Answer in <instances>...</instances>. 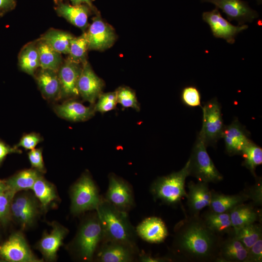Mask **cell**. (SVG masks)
I'll use <instances>...</instances> for the list:
<instances>
[{
	"label": "cell",
	"mask_w": 262,
	"mask_h": 262,
	"mask_svg": "<svg viewBox=\"0 0 262 262\" xmlns=\"http://www.w3.org/2000/svg\"><path fill=\"white\" fill-rule=\"evenodd\" d=\"M201 217L206 226L215 234L222 236L233 231L229 213H216L210 210Z\"/></svg>",
	"instance_id": "83f0119b"
},
{
	"label": "cell",
	"mask_w": 262,
	"mask_h": 262,
	"mask_svg": "<svg viewBox=\"0 0 262 262\" xmlns=\"http://www.w3.org/2000/svg\"><path fill=\"white\" fill-rule=\"evenodd\" d=\"M0 258L11 262H40L32 252L23 234L16 232L0 245Z\"/></svg>",
	"instance_id": "9c48e42d"
},
{
	"label": "cell",
	"mask_w": 262,
	"mask_h": 262,
	"mask_svg": "<svg viewBox=\"0 0 262 262\" xmlns=\"http://www.w3.org/2000/svg\"><path fill=\"white\" fill-rule=\"evenodd\" d=\"M135 230L142 239L151 243H162L168 234L164 221L155 216L144 219L138 225Z\"/></svg>",
	"instance_id": "603a6c76"
},
{
	"label": "cell",
	"mask_w": 262,
	"mask_h": 262,
	"mask_svg": "<svg viewBox=\"0 0 262 262\" xmlns=\"http://www.w3.org/2000/svg\"><path fill=\"white\" fill-rule=\"evenodd\" d=\"M202 2L213 4L216 8L224 13L229 21L236 20L238 25L246 22H252L259 16L258 13L251 9L246 1L242 0H200Z\"/></svg>",
	"instance_id": "4fadbf2b"
},
{
	"label": "cell",
	"mask_w": 262,
	"mask_h": 262,
	"mask_svg": "<svg viewBox=\"0 0 262 262\" xmlns=\"http://www.w3.org/2000/svg\"><path fill=\"white\" fill-rule=\"evenodd\" d=\"M229 213L234 233L246 225L262 221V211L253 203L240 204Z\"/></svg>",
	"instance_id": "cb8c5ba5"
},
{
	"label": "cell",
	"mask_w": 262,
	"mask_h": 262,
	"mask_svg": "<svg viewBox=\"0 0 262 262\" xmlns=\"http://www.w3.org/2000/svg\"><path fill=\"white\" fill-rule=\"evenodd\" d=\"M72 5H76L85 4L94 10H96L92 4L93 0H70Z\"/></svg>",
	"instance_id": "7dc6e473"
},
{
	"label": "cell",
	"mask_w": 262,
	"mask_h": 262,
	"mask_svg": "<svg viewBox=\"0 0 262 262\" xmlns=\"http://www.w3.org/2000/svg\"><path fill=\"white\" fill-rule=\"evenodd\" d=\"M222 239L206 226L200 214L186 215L175 227L172 249L185 262H216Z\"/></svg>",
	"instance_id": "6da1fadb"
},
{
	"label": "cell",
	"mask_w": 262,
	"mask_h": 262,
	"mask_svg": "<svg viewBox=\"0 0 262 262\" xmlns=\"http://www.w3.org/2000/svg\"><path fill=\"white\" fill-rule=\"evenodd\" d=\"M136 248L122 243L103 242L97 253L101 262H130L134 260Z\"/></svg>",
	"instance_id": "d6986e66"
},
{
	"label": "cell",
	"mask_w": 262,
	"mask_h": 262,
	"mask_svg": "<svg viewBox=\"0 0 262 262\" xmlns=\"http://www.w3.org/2000/svg\"><path fill=\"white\" fill-rule=\"evenodd\" d=\"M42 174L33 168L26 169L5 180V182L9 190L16 194L21 191L32 189L36 180Z\"/></svg>",
	"instance_id": "f1b7e54d"
},
{
	"label": "cell",
	"mask_w": 262,
	"mask_h": 262,
	"mask_svg": "<svg viewBox=\"0 0 262 262\" xmlns=\"http://www.w3.org/2000/svg\"><path fill=\"white\" fill-rule=\"evenodd\" d=\"M8 188L6 185L5 180L0 179V194L8 190Z\"/></svg>",
	"instance_id": "c3c4849f"
},
{
	"label": "cell",
	"mask_w": 262,
	"mask_h": 262,
	"mask_svg": "<svg viewBox=\"0 0 262 262\" xmlns=\"http://www.w3.org/2000/svg\"><path fill=\"white\" fill-rule=\"evenodd\" d=\"M38 87L44 98L49 100L60 98L61 87L57 72L42 69L36 77Z\"/></svg>",
	"instance_id": "d4e9b609"
},
{
	"label": "cell",
	"mask_w": 262,
	"mask_h": 262,
	"mask_svg": "<svg viewBox=\"0 0 262 262\" xmlns=\"http://www.w3.org/2000/svg\"><path fill=\"white\" fill-rule=\"evenodd\" d=\"M117 104L115 92L102 93L94 104L95 112L102 114L115 109Z\"/></svg>",
	"instance_id": "8d00e7d4"
},
{
	"label": "cell",
	"mask_w": 262,
	"mask_h": 262,
	"mask_svg": "<svg viewBox=\"0 0 262 262\" xmlns=\"http://www.w3.org/2000/svg\"><path fill=\"white\" fill-rule=\"evenodd\" d=\"M262 262V237L260 238L248 250L246 262Z\"/></svg>",
	"instance_id": "7bdbcfd3"
},
{
	"label": "cell",
	"mask_w": 262,
	"mask_h": 262,
	"mask_svg": "<svg viewBox=\"0 0 262 262\" xmlns=\"http://www.w3.org/2000/svg\"><path fill=\"white\" fill-rule=\"evenodd\" d=\"M18 66L24 72L34 76L39 66V56L36 42L29 43L21 49L18 57Z\"/></svg>",
	"instance_id": "f546056e"
},
{
	"label": "cell",
	"mask_w": 262,
	"mask_h": 262,
	"mask_svg": "<svg viewBox=\"0 0 262 262\" xmlns=\"http://www.w3.org/2000/svg\"><path fill=\"white\" fill-rule=\"evenodd\" d=\"M28 156L32 168L36 169L42 174L46 172L44 163L42 155V149L34 148L28 153Z\"/></svg>",
	"instance_id": "b9f144b4"
},
{
	"label": "cell",
	"mask_w": 262,
	"mask_h": 262,
	"mask_svg": "<svg viewBox=\"0 0 262 262\" xmlns=\"http://www.w3.org/2000/svg\"><path fill=\"white\" fill-rule=\"evenodd\" d=\"M257 2H258V4H260L262 3V0H256Z\"/></svg>",
	"instance_id": "f907efd6"
},
{
	"label": "cell",
	"mask_w": 262,
	"mask_h": 262,
	"mask_svg": "<svg viewBox=\"0 0 262 262\" xmlns=\"http://www.w3.org/2000/svg\"><path fill=\"white\" fill-rule=\"evenodd\" d=\"M32 190L40 203L41 210L44 212L58 199L55 186L41 175L36 180Z\"/></svg>",
	"instance_id": "4316f807"
},
{
	"label": "cell",
	"mask_w": 262,
	"mask_h": 262,
	"mask_svg": "<svg viewBox=\"0 0 262 262\" xmlns=\"http://www.w3.org/2000/svg\"><path fill=\"white\" fill-rule=\"evenodd\" d=\"M88 42L86 32L72 39L68 59L75 63L83 64L86 60Z\"/></svg>",
	"instance_id": "d6a6232c"
},
{
	"label": "cell",
	"mask_w": 262,
	"mask_h": 262,
	"mask_svg": "<svg viewBox=\"0 0 262 262\" xmlns=\"http://www.w3.org/2000/svg\"><path fill=\"white\" fill-rule=\"evenodd\" d=\"M255 183L248 187L243 191L248 199H251L252 203L256 206L262 205V182L261 178L256 177Z\"/></svg>",
	"instance_id": "ab89813d"
},
{
	"label": "cell",
	"mask_w": 262,
	"mask_h": 262,
	"mask_svg": "<svg viewBox=\"0 0 262 262\" xmlns=\"http://www.w3.org/2000/svg\"><path fill=\"white\" fill-rule=\"evenodd\" d=\"M248 200L244 191L235 195H226L212 190L209 210L216 213H229L237 205Z\"/></svg>",
	"instance_id": "484cf974"
},
{
	"label": "cell",
	"mask_w": 262,
	"mask_h": 262,
	"mask_svg": "<svg viewBox=\"0 0 262 262\" xmlns=\"http://www.w3.org/2000/svg\"><path fill=\"white\" fill-rule=\"evenodd\" d=\"M104 86L103 81L92 69L87 61L82 64L77 88L79 96L84 101L94 105L102 93Z\"/></svg>",
	"instance_id": "5bb4252c"
},
{
	"label": "cell",
	"mask_w": 262,
	"mask_h": 262,
	"mask_svg": "<svg viewBox=\"0 0 262 262\" xmlns=\"http://www.w3.org/2000/svg\"><path fill=\"white\" fill-rule=\"evenodd\" d=\"M221 138L224 140L226 152L231 156L241 154L251 141L248 132L237 118L224 125Z\"/></svg>",
	"instance_id": "2e32d148"
},
{
	"label": "cell",
	"mask_w": 262,
	"mask_h": 262,
	"mask_svg": "<svg viewBox=\"0 0 262 262\" xmlns=\"http://www.w3.org/2000/svg\"><path fill=\"white\" fill-rule=\"evenodd\" d=\"M188 192L187 205L190 215H198L205 207H208L212 197V191L208 183L190 181L187 184Z\"/></svg>",
	"instance_id": "ac0fdd59"
},
{
	"label": "cell",
	"mask_w": 262,
	"mask_h": 262,
	"mask_svg": "<svg viewBox=\"0 0 262 262\" xmlns=\"http://www.w3.org/2000/svg\"><path fill=\"white\" fill-rule=\"evenodd\" d=\"M2 16V14L0 13V18Z\"/></svg>",
	"instance_id": "816d5d0a"
},
{
	"label": "cell",
	"mask_w": 262,
	"mask_h": 262,
	"mask_svg": "<svg viewBox=\"0 0 262 262\" xmlns=\"http://www.w3.org/2000/svg\"><path fill=\"white\" fill-rule=\"evenodd\" d=\"M92 21L86 32L88 50L103 51L111 47L116 38L114 29L99 14Z\"/></svg>",
	"instance_id": "30bf717a"
},
{
	"label": "cell",
	"mask_w": 262,
	"mask_h": 262,
	"mask_svg": "<svg viewBox=\"0 0 262 262\" xmlns=\"http://www.w3.org/2000/svg\"><path fill=\"white\" fill-rule=\"evenodd\" d=\"M103 233V242L122 243L136 248V230L131 224L127 212L120 211L102 199L96 210Z\"/></svg>",
	"instance_id": "7a4b0ae2"
},
{
	"label": "cell",
	"mask_w": 262,
	"mask_h": 262,
	"mask_svg": "<svg viewBox=\"0 0 262 262\" xmlns=\"http://www.w3.org/2000/svg\"><path fill=\"white\" fill-rule=\"evenodd\" d=\"M70 194V211L75 215L89 210H96L103 199L88 172L82 174L72 185Z\"/></svg>",
	"instance_id": "277c9868"
},
{
	"label": "cell",
	"mask_w": 262,
	"mask_h": 262,
	"mask_svg": "<svg viewBox=\"0 0 262 262\" xmlns=\"http://www.w3.org/2000/svg\"><path fill=\"white\" fill-rule=\"evenodd\" d=\"M36 45L39 53L40 67L57 72L63 63L61 53L40 38L37 41Z\"/></svg>",
	"instance_id": "4dcf8cb0"
},
{
	"label": "cell",
	"mask_w": 262,
	"mask_h": 262,
	"mask_svg": "<svg viewBox=\"0 0 262 262\" xmlns=\"http://www.w3.org/2000/svg\"><path fill=\"white\" fill-rule=\"evenodd\" d=\"M54 110L60 117L74 122L87 120L92 118L96 112L94 104L86 106L74 98L55 106Z\"/></svg>",
	"instance_id": "44dd1931"
},
{
	"label": "cell",
	"mask_w": 262,
	"mask_h": 262,
	"mask_svg": "<svg viewBox=\"0 0 262 262\" xmlns=\"http://www.w3.org/2000/svg\"><path fill=\"white\" fill-rule=\"evenodd\" d=\"M181 99L183 103L187 106L201 107L200 93L195 86L189 85L184 87L181 91Z\"/></svg>",
	"instance_id": "74e56055"
},
{
	"label": "cell",
	"mask_w": 262,
	"mask_h": 262,
	"mask_svg": "<svg viewBox=\"0 0 262 262\" xmlns=\"http://www.w3.org/2000/svg\"><path fill=\"white\" fill-rule=\"evenodd\" d=\"M234 233L236 238L248 250L262 237V225L260 223H253L240 228Z\"/></svg>",
	"instance_id": "836d02e7"
},
{
	"label": "cell",
	"mask_w": 262,
	"mask_h": 262,
	"mask_svg": "<svg viewBox=\"0 0 262 262\" xmlns=\"http://www.w3.org/2000/svg\"><path fill=\"white\" fill-rule=\"evenodd\" d=\"M21 153L22 151L20 149L15 146L11 147L0 139V166L8 154Z\"/></svg>",
	"instance_id": "ee69618b"
},
{
	"label": "cell",
	"mask_w": 262,
	"mask_h": 262,
	"mask_svg": "<svg viewBox=\"0 0 262 262\" xmlns=\"http://www.w3.org/2000/svg\"><path fill=\"white\" fill-rule=\"evenodd\" d=\"M189 161V176L199 181L217 183L223 179L206 150V147L197 135Z\"/></svg>",
	"instance_id": "8992f818"
},
{
	"label": "cell",
	"mask_w": 262,
	"mask_h": 262,
	"mask_svg": "<svg viewBox=\"0 0 262 262\" xmlns=\"http://www.w3.org/2000/svg\"><path fill=\"white\" fill-rule=\"evenodd\" d=\"M140 261L143 262H164L171 261L168 258L154 257L150 255L142 253L139 257Z\"/></svg>",
	"instance_id": "bcb514c9"
},
{
	"label": "cell",
	"mask_w": 262,
	"mask_h": 262,
	"mask_svg": "<svg viewBox=\"0 0 262 262\" xmlns=\"http://www.w3.org/2000/svg\"><path fill=\"white\" fill-rule=\"evenodd\" d=\"M57 14L74 26L84 30L88 26V19L91 11H95L85 4L71 5L63 1L56 4Z\"/></svg>",
	"instance_id": "ffe728a7"
},
{
	"label": "cell",
	"mask_w": 262,
	"mask_h": 262,
	"mask_svg": "<svg viewBox=\"0 0 262 262\" xmlns=\"http://www.w3.org/2000/svg\"><path fill=\"white\" fill-rule=\"evenodd\" d=\"M202 18L209 25L214 37L224 39L230 44L234 43L235 38L239 33L248 27L246 24L232 25L222 16L217 8L211 11L203 12Z\"/></svg>",
	"instance_id": "8fae6325"
},
{
	"label": "cell",
	"mask_w": 262,
	"mask_h": 262,
	"mask_svg": "<svg viewBox=\"0 0 262 262\" xmlns=\"http://www.w3.org/2000/svg\"><path fill=\"white\" fill-rule=\"evenodd\" d=\"M189 176V161L177 172L158 178L152 183L150 192L155 200L170 206L179 205L187 194L185 189L186 178Z\"/></svg>",
	"instance_id": "3957f363"
},
{
	"label": "cell",
	"mask_w": 262,
	"mask_h": 262,
	"mask_svg": "<svg viewBox=\"0 0 262 262\" xmlns=\"http://www.w3.org/2000/svg\"><path fill=\"white\" fill-rule=\"evenodd\" d=\"M241 155L244 159L243 165L248 169L256 178V168L262 163V148L251 141L243 149Z\"/></svg>",
	"instance_id": "e575fe53"
},
{
	"label": "cell",
	"mask_w": 262,
	"mask_h": 262,
	"mask_svg": "<svg viewBox=\"0 0 262 262\" xmlns=\"http://www.w3.org/2000/svg\"><path fill=\"white\" fill-rule=\"evenodd\" d=\"M247 249L235 237L234 231L222 239L216 262H246Z\"/></svg>",
	"instance_id": "7402d4cb"
},
{
	"label": "cell",
	"mask_w": 262,
	"mask_h": 262,
	"mask_svg": "<svg viewBox=\"0 0 262 262\" xmlns=\"http://www.w3.org/2000/svg\"><path fill=\"white\" fill-rule=\"evenodd\" d=\"M16 194L7 190L0 194V222H6L11 217V204Z\"/></svg>",
	"instance_id": "f35d334b"
},
{
	"label": "cell",
	"mask_w": 262,
	"mask_h": 262,
	"mask_svg": "<svg viewBox=\"0 0 262 262\" xmlns=\"http://www.w3.org/2000/svg\"><path fill=\"white\" fill-rule=\"evenodd\" d=\"M73 36L70 33L56 29H50L40 38L57 52L68 54Z\"/></svg>",
	"instance_id": "1f68e13d"
},
{
	"label": "cell",
	"mask_w": 262,
	"mask_h": 262,
	"mask_svg": "<svg viewBox=\"0 0 262 262\" xmlns=\"http://www.w3.org/2000/svg\"><path fill=\"white\" fill-rule=\"evenodd\" d=\"M201 108L203 113L202 126L198 135L206 147L213 146L221 138L224 127L221 107L217 99L214 98Z\"/></svg>",
	"instance_id": "52a82bcc"
},
{
	"label": "cell",
	"mask_w": 262,
	"mask_h": 262,
	"mask_svg": "<svg viewBox=\"0 0 262 262\" xmlns=\"http://www.w3.org/2000/svg\"><path fill=\"white\" fill-rule=\"evenodd\" d=\"M82 64L75 63L68 58L63 62L57 71L60 81V98H74L79 96L77 83Z\"/></svg>",
	"instance_id": "9a60e30c"
},
{
	"label": "cell",
	"mask_w": 262,
	"mask_h": 262,
	"mask_svg": "<svg viewBox=\"0 0 262 262\" xmlns=\"http://www.w3.org/2000/svg\"><path fill=\"white\" fill-rule=\"evenodd\" d=\"M43 140L41 136L35 132H31L24 134L21 138L19 142L15 146L18 148L22 147L26 149L32 150Z\"/></svg>",
	"instance_id": "60d3db41"
},
{
	"label": "cell",
	"mask_w": 262,
	"mask_h": 262,
	"mask_svg": "<svg viewBox=\"0 0 262 262\" xmlns=\"http://www.w3.org/2000/svg\"><path fill=\"white\" fill-rule=\"evenodd\" d=\"M64 0H53L54 3L55 4H57L59 2H62Z\"/></svg>",
	"instance_id": "681fc988"
},
{
	"label": "cell",
	"mask_w": 262,
	"mask_h": 262,
	"mask_svg": "<svg viewBox=\"0 0 262 262\" xmlns=\"http://www.w3.org/2000/svg\"><path fill=\"white\" fill-rule=\"evenodd\" d=\"M105 199L123 212H127L134 206L131 187L123 179L113 173L109 176V185Z\"/></svg>",
	"instance_id": "7c38bea8"
},
{
	"label": "cell",
	"mask_w": 262,
	"mask_h": 262,
	"mask_svg": "<svg viewBox=\"0 0 262 262\" xmlns=\"http://www.w3.org/2000/svg\"><path fill=\"white\" fill-rule=\"evenodd\" d=\"M16 5V0H0V13L3 16L13 10Z\"/></svg>",
	"instance_id": "f6af8a7d"
},
{
	"label": "cell",
	"mask_w": 262,
	"mask_h": 262,
	"mask_svg": "<svg viewBox=\"0 0 262 262\" xmlns=\"http://www.w3.org/2000/svg\"><path fill=\"white\" fill-rule=\"evenodd\" d=\"M117 103L124 108H131L138 112L140 107L135 92L127 86H120L115 91Z\"/></svg>",
	"instance_id": "d590c367"
},
{
	"label": "cell",
	"mask_w": 262,
	"mask_h": 262,
	"mask_svg": "<svg viewBox=\"0 0 262 262\" xmlns=\"http://www.w3.org/2000/svg\"><path fill=\"white\" fill-rule=\"evenodd\" d=\"M103 241L102 227L96 214L82 224L73 242L77 255L82 260H92L99 243Z\"/></svg>",
	"instance_id": "5b68a950"
},
{
	"label": "cell",
	"mask_w": 262,
	"mask_h": 262,
	"mask_svg": "<svg viewBox=\"0 0 262 262\" xmlns=\"http://www.w3.org/2000/svg\"><path fill=\"white\" fill-rule=\"evenodd\" d=\"M35 196L22 193L14 196L11 204V217L25 229L33 226L41 209Z\"/></svg>",
	"instance_id": "ba28073f"
},
{
	"label": "cell",
	"mask_w": 262,
	"mask_h": 262,
	"mask_svg": "<svg viewBox=\"0 0 262 262\" xmlns=\"http://www.w3.org/2000/svg\"><path fill=\"white\" fill-rule=\"evenodd\" d=\"M52 229L49 233L44 232L41 239L36 245L45 260L53 261L56 260L57 253L63 245V241L67 234L68 229L56 222L50 224Z\"/></svg>",
	"instance_id": "e0dca14e"
}]
</instances>
